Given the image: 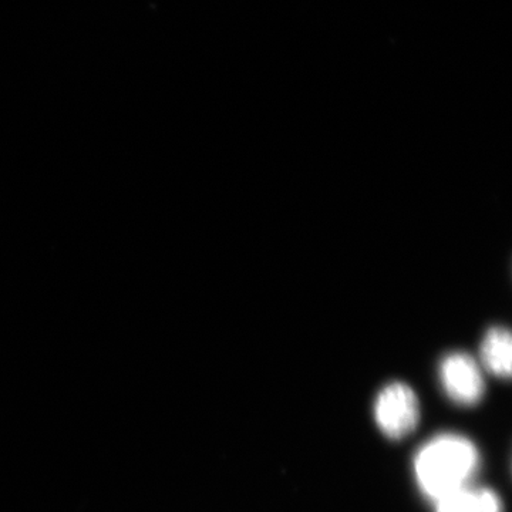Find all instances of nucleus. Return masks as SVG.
<instances>
[{"instance_id":"2","label":"nucleus","mask_w":512,"mask_h":512,"mask_svg":"<svg viewBox=\"0 0 512 512\" xmlns=\"http://www.w3.org/2000/svg\"><path fill=\"white\" fill-rule=\"evenodd\" d=\"M377 427L392 440L409 436L420 420V403L409 384L393 382L386 384L375 402Z\"/></svg>"},{"instance_id":"5","label":"nucleus","mask_w":512,"mask_h":512,"mask_svg":"<svg viewBox=\"0 0 512 512\" xmlns=\"http://www.w3.org/2000/svg\"><path fill=\"white\" fill-rule=\"evenodd\" d=\"M434 504L436 512H503V503L493 490L473 485H467Z\"/></svg>"},{"instance_id":"4","label":"nucleus","mask_w":512,"mask_h":512,"mask_svg":"<svg viewBox=\"0 0 512 512\" xmlns=\"http://www.w3.org/2000/svg\"><path fill=\"white\" fill-rule=\"evenodd\" d=\"M481 363L494 376L508 379L512 367V339L510 330L493 326L485 332L480 346Z\"/></svg>"},{"instance_id":"3","label":"nucleus","mask_w":512,"mask_h":512,"mask_svg":"<svg viewBox=\"0 0 512 512\" xmlns=\"http://www.w3.org/2000/svg\"><path fill=\"white\" fill-rule=\"evenodd\" d=\"M439 376L444 392L461 406H473L483 397L485 384L481 367L473 356L451 352L443 357Z\"/></svg>"},{"instance_id":"1","label":"nucleus","mask_w":512,"mask_h":512,"mask_svg":"<svg viewBox=\"0 0 512 512\" xmlns=\"http://www.w3.org/2000/svg\"><path fill=\"white\" fill-rule=\"evenodd\" d=\"M478 467L477 447L460 434H439L424 443L414 457L417 484L433 503L471 485Z\"/></svg>"}]
</instances>
